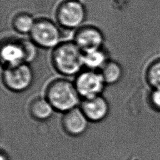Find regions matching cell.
I'll use <instances>...</instances> for the list:
<instances>
[{
	"mask_svg": "<svg viewBox=\"0 0 160 160\" xmlns=\"http://www.w3.org/2000/svg\"><path fill=\"white\" fill-rule=\"evenodd\" d=\"M29 112L31 116L38 121H46L49 119L55 111L45 97H36L29 103Z\"/></svg>",
	"mask_w": 160,
	"mask_h": 160,
	"instance_id": "obj_11",
	"label": "cell"
},
{
	"mask_svg": "<svg viewBox=\"0 0 160 160\" xmlns=\"http://www.w3.org/2000/svg\"><path fill=\"white\" fill-rule=\"evenodd\" d=\"M87 16V8L81 0H62L54 11L58 24L68 30H76L84 25Z\"/></svg>",
	"mask_w": 160,
	"mask_h": 160,
	"instance_id": "obj_4",
	"label": "cell"
},
{
	"mask_svg": "<svg viewBox=\"0 0 160 160\" xmlns=\"http://www.w3.org/2000/svg\"><path fill=\"white\" fill-rule=\"evenodd\" d=\"M104 35L98 27L91 24H84L75 30L73 41L84 52L102 48Z\"/></svg>",
	"mask_w": 160,
	"mask_h": 160,
	"instance_id": "obj_8",
	"label": "cell"
},
{
	"mask_svg": "<svg viewBox=\"0 0 160 160\" xmlns=\"http://www.w3.org/2000/svg\"><path fill=\"white\" fill-rule=\"evenodd\" d=\"M36 21V18L27 12H19L12 18V29L21 34H29Z\"/></svg>",
	"mask_w": 160,
	"mask_h": 160,
	"instance_id": "obj_12",
	"label": "cell"
},
{
	"mask_svg": "<svg viewBox=\"0 0 160 160\" xmlns=\"http://www.w3.org/2000/svg\"><path fill=\"white\" fill-rule=\"evenodd\" d=\"M89 122L79 107L64 112L61 119V125L64 132L74 137L84 134Z\"/></svg>",
	"mask_w": 160,
	"mask_h": 160,
	"instance_id": "obj_10",
	"label": "cell"
},
{
	"mask_svg": "<svg viewBox=\"0 0 160 160\" xmlns=\"http://www.w3.org/2000/svg\"><path fill=\"white\" fill-rule=\"evenodd\" d=\"M147 80L154 88H160V60L152 63L147 71Z\"/></svg>",
	"mask_w": 160,
	"mask_h": 160,
	"instance_id": "obj_15",
	"label": "cell"
},
{
	"mask_svg": "<svg viewBox=\"0 0 160 160\" xmlns=\"http://www.w3.org/2000/svg\"><path fill=\"white\" fill-rule=\"evenodd\" d=\"M106 84H114L119 82L122 76V68L119 63L108 59L99 70Z\"/></svg>",
	"mask_w": 160,
	"mask_h": 160,
	"instance_id": "obj_13",
	"label": "cell"
},
{
	"mask_svg": "<svg viewBox=\"0 0 160 160\" xmlns=\"http://www.w3.org/2000/svg\"><path fill=\"white\" fill-rule=\"evenodd\" d=\"M34 80V73L28 63L3 68L2 81L8 90L21 92L28 89Z\"/></svg>",
	"mask_w": 160,
	"mask_h": 160,
	"instance_id": "obj_6",
	"label": "cell"
},
{
	"mask_svg": "<svg viewBox=\"0 0 160 160\" xmlns=\"http://www.w3.org/2000/svg\"><path fill=\"white\" fill-rule=\"evenodd\" d=\"M0 157H1V160H9L8 154L3 151H1Z\"/></svg>",
	"mask_w": 160,
	"mask_h": 160,
	"instance_id": "obj_17",
	"label": "cell"
},
{
	"mask_svg": "<svg viewBox=\"0 0 160 160\" xmlns=\"http://www.w3.org/2000/svg\"><path fill=\"white\" fill-rule=\"evenodd\" d=\"M74 83L81 99L101 95L106 85L99 71L88 69L79 72Z\"/></svg>",
	"mask_w": 160,
	"mask_h": 160,
	"instance_id": "obj_7",
	"label": "cell"
},
{
	"mask_svg": "<svg viewBox=\"0 0 160 160\" xmlns=\"http://www.w3.org/2000/svg\"><path fill=\"white\" fill-rule=\"evenodd\" d=\"M38 46L30 39H9L2 42L1 60L3 68L29 64L37 56Z\"/></svg>",
	"mask_w": 160,
	"mask_h": 160,
	"instance_id": "obj_3",
	"label": "cell"
},
{
	"mask_svg": "<svg viewBox=\"0 0 160 160\" xmlns=\"http://www.w3.org/2000/svg\"><path fill=\"white\" fill-rule=\"evenodd\" d=\"M51 60L54 69L64 76H76L84 67V52L73 40L62 41L53 48Z\"/></svg>",
	"mask_w": 160,
	"mask_h": 160,
	"instance_id": "obj_1",
	"label": "cell"
},
{
	"mask_svg": "<svg viewBox=\"0 0 160 160\" xmlns=\"http://www.w3.org/2000/svg\"><path fill=\"white\" fill-rule=\"evenodd\" d=\"M79 108L90 122H98L108 115L109 106L106 99L101 95L82 99Z\"/></svg>",
	"mask_w": 160,
	"mask_h": 160,
	"instance_id": "obj_9",
	"label": "cell"
},
{
	"mask_svg": "<svg viewBox=\"0 0 160 160\" xmlns=\"http://www.w3.org/2000/svg\"><path fill=\"white\" fill-rule=\"evenodd\" d=\"M108 60L102 48L84 52V65L88 69L99 71Z\"/></svg>",
	"mask_w": 160,
	"mask_h": 160,
	"instance_id": "obj_14",
	"label": "cell"
},
{
	"mask_svg": "<svg viewBox=\"0 0 160 160\" xmlns=\"http://www.w3.org/2000/svg\"><path fill=\"white\" fill-rule=\"evenodd\" d=\"M57 22L47 18H38L29 36L38 46L44 49H53L62 42V33Z\"/></svg>",
	"mask_w": 160,
	"mask_h": 160,
	"instance_id": "obj_5",
	"label": "cell"
},
{
	"mask_svg": "<svg viewBox=\"0 0 160 160\" xmlns=\"http://www.w3.org/2000/svg\"><path fill=\"white\" fill-rule=\"evenodd\" d=\"M150 101L156 109L160 111V88L154 89L150 95Z\"/></svg>",
	"mask_w": 160,
	"mask_h": 160,
	"instance_id": "obj_16",
	"label": "cell"
},
{
	"mask_svg": "<svg viewBox=\"0 0 160 160\" xmlns=\"http://www.w3.org/2000/svg\"><path fill=\"white\" fill-rule=\"evenodd\" d=\"M44 97L55 111L66 112L80 104L79 96L74 82L66 78H57L46 86Z\"/></svg>",
	"mask_w": 160,
	"mask_h": 160,
	"instance_id": "obj_2",
	"label": "cell"
}]
</instances>
